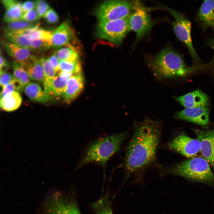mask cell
<instances>
[{"label":"cell","instance_id":"1","mask_svg":"<svg viewBox=\"0 0 214 214\" xmlns=\"http://www.w3.org/2000/svg\"><path fill=\"white\" fill-rule=\"evenodd\" d=\"M161 131L160 123L148 117L135 123L125 155L124 167L127 177L155 163Z\"/></svg>","mask_w":214,"mask_h":214},{"label":"cell","instance_id":"2","mask_svg":"<svg viewBox=\"0 0 214 214\" xmlns=\"http://www.w3.org/2000/svg\"><path fill=\"white\" fill-rule=\"evenodd\" d=\"M148 64L155 76L159 80L185 76L197 67H190L183 56L171 48H166L148 59Z\"/></svg>","mask_w":214,"mask_h":214},{"label":"cell","instance_id":"3","mask_svg":"<svg viewBox=\"0 0 214 214\" xmlns=\"http://www.w3.org/2000/svg\"><path fill=\"white\" fill-rule=\"evenodd\" d=\"M127 135V132H123L104 137L94 141L87 148L76 169L94 162L104 166L110 158L119 150Z\"/></svg>","mask_w":214,"mask_h":214},{"label":"cell","instance_id":"4","mask_svg":"<svg viewBox=\"0 0 214 214\" xmlns=\"http://www.w3.org/2000/svg\"><path fill=\"white\" fill-rule=\"evenodd\" d=\"M207 160L195 157L164 169L163 174L177 175L193 181L206 183L214 182V174Z\"/></svg>","mask_w":214,"mask_h":214},{"label":"cell","instance_id":"5","mask_svg":"<svg viewBox=\"0 0 214 214\" xmlns=\"http://www.w3.org/2000/svg\"><path fill=\"white\" fill-rule=\"evenodd\" d=\"M168 10L174 19L172 24L175 35L185 45L196 65H201V60L192 43L191 21L182 13L171 9Z\"/></svg>","mask_w":214,"mask_h":214},{"label":"cell","instance_id":"6","mask_svg":"<svg viewBox=\"0 0 214 214\" xmlns=\"http://www.w3.org/2000/svg\"><path fill=\"white\" fill-rule=\"evenodd\" d=\"M129 16L114 21H99L97 27V36L115 44H120L130 31Z\"/></svg>","mask_w":214,"mask_h":214},{"label":"cell","instance_id":"7","mask_svg":"<svg viewBox=\"0 0 214 214\" xmlns=\"http://www.w3.org/2000/svg\"><path fill=\"white\" fill-rule=\"evenodd\" d=\"M133 1L110 0L100 5L95 11V15L99 21L117 20L125 18L131 13Z\"/></svg>","mask_w":214,"mask_h":214},{"label":"cell","instance_id":"8","mask_svg":"<svg viewBox=\"0 0 214 214\" xmlns=\"http://www.w3.org/2000/svg\"><path fill=\"white\" fill-rule=\"evenodd\" d=\"M128 23L130 30L136 33L138 39L144 36L152 28V21L148 10L138 1H133Z\"/></svg>","mask_w":214,"mask_h":214},{"label":"cell","instance_id":"9","mask_svg":"<svg viewBox=\"0 0 214 214\" xmlns=\"http://www.w3.org/2000/svg\"><path fill=\"white\" fill-rule=\"evenodd\" d=\"M167 146L170 150L190 158L195 157L200 151L199 140L183 133L170 140Z\"/></svg>","mask_w":214,"mask_h":214},{"label":"cell","instance_id":"10","mask_svg":"<svg viewBox=\"0 0 214 214\" xmlns=\"http://www.w3.org/2000/svg\"><path fill=\"white\" fill-rule=\"evenodd\" d=\"M49 214H81L74 196L66 197L60 193H55L47 202Z\"/></svg>","mask_w":214,"mask_h":214},{"label":"cell","instance_id":"11","mask_svg":"<svg viewBox=\"0 0 214 214\" xmlns=\"http://www.w3.org/2000/svg\"><path fill=\"white\" fill-rule=\"evenodd\" d=\"M3 46L7 54L26 70L37 58L29 48L18 46L7 40L2 41Z\"/></svg>","mask_w":214,"mask_h":214},{"label":"cell","instance_id":"12","mask_svg":"<svg viewBox=\"0 0 214 214\" xmlns=\"http://www.w3.org/2000/svg\"><path fill=\"white\" fill-rule=\"evenodd\" d=\"M209 111L206 107L185 108L177 112L174 118L191 122L201 125H205L209 123Z\"/></svg>","mask_w":214,"mask_h":214},{"label":"cell","instance_id":"13","mask_svg":"<svg viewBox=\"0 0 214 214\" xmlns=\"http://www.w3.org/2000/svg\"><path fill=\"white\" fill-rule=\"evenodd\" d=\"M195 133L200 143V152L214 169V128L208 130H197Z\"/></svg>","mask_w":214,"mask_h":214},{"label":"cell","instance_id":"14","mask_svg":"<svg viewBox=\"0 0 214 214\" xmlns=\"http://www.w3.org/2000/svg\"><path fill=\"white\" fill-rule=\"evenodd\" d=\"M174 98L185 108L207 107L209 103L207 95L199 89L195 90L182 96L174 97Z\"/></svg>","mask_w":214,"mask_h":214},{"label":"cell","instance_id":"15","mask_svg":"<svg viewBox=\"0 0 214 214\" xmlns=\"http://www.w3.org/2000/svg\"><path fill=\"white\" fill-rule=\"evenodd\" d=\"M75 36L74 31L69 22L64 21L52 32V47L60 48L70 44V42Z\"/></svg>","mask_w":214,"mask_h":214},{"label":"cell","instance_id":"16","mask_svg":"<svg viewBox=\"0 0 214 214\" xmlns=\"http://www.w3.org/2000/svg\"><path fill=\"white\" fill-rule=\"evenodd\" d=\"M84 84L81 73L73 75L68 80L62 95L64 101L69 103L75 99L83 91Z\"/></svg>","mask_w":214,"mask_h":214},{"label":"cell","instance_id":"17","mask_svg":"<svg viewBox=\"0 0 214 214\" xmlns=\"http://www.w3.org/2000/svg\"><path fill=\"white\" fill-rule=\"evenodd\" d=\"M197 15L203 29L214 28V0L204 1L199 9Z\"/></svg>","mask_w":214,"mask_h":214},{"label":"cell","instance_id":"18","mask_svg":"<svg viewBox=\"0 0 214 214\" xmlns=\"http://www.w3.org/2000/svg\"><path fill=\"white\" fill-rule=\"evenodd\" d=\"M1 2L5 9L3 18L4 23H8L21 20L23 14L22 2L14 0H2Z\"/></svg>","mask_w":214,"mask_h":214},{"label":"cell","instance_id":"19","mask_svg":"<svg viewBox=\"0 0 214 214\" xmlns=\"http://www.w3.org/2000/svg\"><path fill=\"white\" fill-rule=\"evenodd\" d=\"M24 92L32 100L40 103L48 102L51 100L52 95L43 91L37 84L30 82L24 88Z\"/></svg>","mask_w":214,"mask_h":214},{"label":"cell","instance_id":"20","mask_svg":"<svg viewBox=\"0 0 214 214\" xmlns=\"http://www.w3.org/2000/svg\"><path fill=\"white\" fill-rule=\"evenodd\" d=\"M22 101V97L20 93L17 91L13 92L0 98V107L4 111H12L20 106Z\"/></svg>","mask_w":214,"mask_h":214},{"label":"cell","instance_id":"21","mask_svg":"<svg viewBox=\"0 0 214 214\" xmlns=\"http://www.w3.org/2000/svg\"><path fill=\"white\" fill-rule=\"evenodd\" d=\"M26 70L30 78L32 80L43 83L45 80V77L40 58H37Z\"/></svg>","mask_w":214,"mask_h":214},{"label":"cell","instance_id":"22","mask_svg":"<svg viewBox=\"0 0 214 214\" xmlns=\"http://www.w3.org/2000/svg\"><path fill=\"white\" fill-rule=\"evenodd\" d=\"M92 207L95 214H113L109 195L106 193L93 203Z\"/></svg>","mask_w":214,"mask_h":214},{"label":"cell","instance_id":"23","mask_svg":"<svg viewBox=\"0 0 214 214\" xmlns=\"http://www.w3.org/2000/svg\"><path fill=\"white\" fill-rule=\"evenodd\" d=\"M7 41L19 46L30 49L32 40L29 36L15 33H4Z\"/></svg>","mask_w":214,"mask_h":214},{"label":"cell","instance_id":"24","mask_svg":"<svg viewBox=\"0 0 214 214\" xmlns=\"http://www.w3.org/2000/svg\"><path fill=\"white\" fill-rule=\"evenodd\" d=\"M12 65L14 78L24 89L30 82L28 74L24 68L15 61Z\"/></svg>","mask_w":214,"mask_h":214},{"label":"cell","instance_id":"25","mask_svg":"<svg viewBox=\"0 0 214 214\" xmlns=\"http://www.w3.org/2000/svg\"><path fill=\"white\" fill-rule=\"evenodd\" d=\"M60 61L79 59L76 50L71 45L61 48L54 53Z\"/></svg>","mask_w":214,"mask_h":214},{"label":"cell","instance_id":"26","mask_svg":"<svg viewBox=\"0 0 214 214\" xmlns=\"http://www.w3.org/2000/svg\"><path fill=\"white\" fill-rule=\"evenodd\" d=\"M38 23L29 22L22 20L7 23L3 29L4 33H14L26 29L35 25Z\"/></svg>","mask_w":214,"mask_h":214},{"label":"cell","instance_id":"27","mask_svg":"<svg viewBox=\"0 0 214 214\" xmlns=\"http://www.w3.org/2000/svg\"><path fill=\"white\" fill-rule=\"evenodd\" d=\"M59 67L60 71L68 72L73 75L81 73V64L79 59L60 61Z\"/></svg>","mask_w":214,"mask_h":214},{"label":"cell","instance_id":"28","mask_svg":"<svg viewBox=\"0 0 214 214\" xmlns=\"http://www.w3.org/2000/svg\"><path fill=\"white\" fill-rule=\"evenodd\" d=\"M68 80L58 75L55 77L51 82L52 90L54 95L58 97L62 95Z\"/></svg>","mask_w":214,"mask_h":214},{"label":"cell","instance_id":"29","mask_svg":"<svg viewBox=\"0 0 214 214\" xmlns=\"http://www.w3.org/2000/svg\"><path fill=\"white\" fill-rule=\"evenodd\" d=\"M51 47V42L43 39L38 38L32 42L30 49L32 51L40 53L47 50Z\"/></svg>","mask_w":214,"mask_h":214},{"label":"cell","instance_id":"30","mask_svg":"<svg viewBox=\"0 0 214 214\" xmlns=\"http://www.w3.org/2000/svg\"><path fill=\"white\" fill-rule=\"evenodd\" d=\"M40 60L43 69L45 79L52 80L57 72L50 64L48 58L42 57Z\"/></svg>","mask_w":214,"mask_h":214},{"label":"cell","instance_id":"31","mask_svg":"<svg viewBox=\"0 0 214 214\" xmlns=\"http://www.w3.org/2000/svg\"><path fill=\"white\" fill-rule=\"evenodd\" d=\"M23 89L20 84L14 78L13 80L2 89L0 93V98L10 92L14 91L21 92Z\"/></svg>","mask_w":214,"mask_h":214},{"label":"cell","instance_id":"32","mask_svg":"<svg viewBox=\"0 0 214 214\" xmlns=\"http://www.w3.org/2000/svg\"><path fill=\"white\" fill-rule=\"evenodd\" d=\"M35 10L40 18L43 17L47 11L50 9V6L45 1L37 0L35 1Z\"/></svg>","mask_w":214,"mask_h":214},{"label":"cell","instance_id":"33","mask_svg":"<svg viewBox=\"0 0 214 214\" xmlns=\"http://www.w3.org/2000/svg\"><path fill=\"white\" fill-rule=\"evenodd\" d=\"M45 21L50 24H55L59 21V16L52 8H50L43 17Z\"/></svg>","mask_w":214,"mask_h":214},{"label":"cell","instance_id":"34","mask_svg":"<svg viewBox=\"0 0 214 214\" xmlns=\"http://www.w3.org/2000/svg\"><path fill=\"white\" fill-rule=\"evenodd\" d=\"M40 18L35 10L34 9L23 14L21 20L29 22H35Z\"/></svg>","mask_w":214,"mask_h":214},{"label":"cell","instance_id":"35","mask_svg":"<svg viewBox=\"0 0 214 214\" xmlns=\"http://www.w3.org/2000/svg\"><path fill=\"white\" fill-rule=\"evenodd\" d=\"M14 79L13 75L10 73L5 72L0 74V84L3 89Z\"/></svg>","mask_w":214,"mask_h":214},{"label":"cell","instance_id":"36","mask_svg":"<svg viewBox=\"0 0 214 214\" xmlns=\"http://www.w3.org/2000/svg\"><path fill=\"white\" fill-rule=\"evenodd\" d=\"M49 62L56 72H60L59 67L60 61L59 60L55 53L53 54L48 58Z\"/></svg>","mask_w":214,"mask_h":214},{"label":"cell","instance_id":"37","mask_svg":"<svg viewBox=\"0 0 214 214\" xmlns=\"http://www.w3.org/2000/svg\"><path fill=\"white\" fill-rule=\"evenodd\" d=\"M36 6V3L35 1H28L23 3L22 9L23 13H24L28 11L34 9Z\"/></svg>","mask_w":214,"mask_h":214},{"label":"cell","instance_id":"38","mask_svg":"<svg viewBox=\"0 0 214 214\" xmlns=\"http://www.w3.org/2000/svg\"><path fill=\"white\" fill-rule=\"evenodd\" d=\"M0 74L7 72L9 67V64L1 54H0Z\"/></svg>","mask_w":214,"mask_h":214},{"label":"cell","instance_id":"39","mask_svg":"<svg viewBox=\"0 0 214 214\" xmlns=\"http://www.w3.org/2000/svg\"><path fill=\"white\" fill-rule=\"evenodd\" d=\"M207 43L213 51V58L209 64L210 65L214 66V32L212 35L208 39Z\"/></svg>","mask_w":214,"mask_h":214}]
</instances>
